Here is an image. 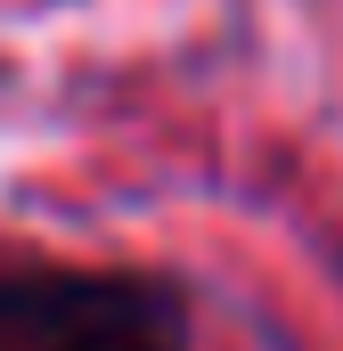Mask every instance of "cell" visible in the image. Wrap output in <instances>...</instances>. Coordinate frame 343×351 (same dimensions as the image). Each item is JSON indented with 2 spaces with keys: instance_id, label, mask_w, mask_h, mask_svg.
I'll use <instances>...</instances> for the list:
<instances>
[{
  "instance_id": "6da1fadb",
  "label": "cell",
  "mask_w": 343,
  "mask_h": 351,
  "mask_svg": "<svg viewBox=\"0 0 343 351\" xmlns=\"http://www.w3.org/2000/svg\"><path fill=\"white\" fill-rule=\"evenodd\" d=\"M188 294L156 269H49L16 262L0 351H188Z\"/></svg>"
},
{
  "instance_id": "7a4b0ae2",
  "label": "cell",
  "mask_w": 343,
  "mask_h": 351,
  "mask_svg": "<svg viewBox=\"0 0 343 351\" xmlns=\"http://www.w3.org/2000/svg\"><path fill=\"white\" fill-rule=\"evenodd\" d=\"M8 294H16V262H0V319H8Z\"/></svg>"
}]
</instances>
